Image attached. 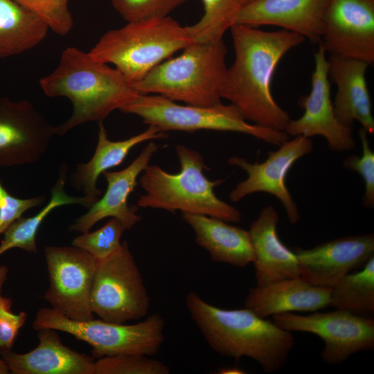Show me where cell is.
Segmentation results:
<instances>
[{
	"label": "cell",
	"instance_id": "obj_1",
	"mask_svg": "<svg viewBox=\"0 0 374 374\" xmlns=\"http://www.w3.org/2000/svg\"><path fill=\"white\" fill-rule=\"evenodd\" d=\"M229 30L235 60L227 68L221 98L233 105L247 121L285 131L291 118L273 98L272 77L284 55L305 38L284 29L265 31L240 24Z\"/></svg>",
	"mask_w": 374,
	"mask_h": 374
},
{
	"label": "cell",
	"instance_id": "obj_2",
	"mask_svg": "<svg viewBox=\"0 0 374 374\" xmlns=\"http://www.w3.org/2000/svg\"><path fill=\"white\" fill-rule=\"evenodd\" d=\"M39 83L46 96L66 97L73 105L69 118L55 126V135L60 136L85 123L103 121L139 95L116 68L72 46L64 50L57 67Z\"/></svg>",
	"mask_w": 374,
	"mask_h": 374
},
{
	"label": "cell",
	"instance_id": "obj_3",
	"mask_svg": "<svg viewBox=\"0 0 374 374\" xmlns=\"http://www.w3.org/2000/svg\"><path fill=\"white\" fill-rule=\"evenodd\" d=\"M190 317L208 346L218 354L236 360L249 357L267 373L279 371L295 345L291 332L261 318L251 310L222 309L195 292L186 296Z\"/></svg>",
	"mask_w": 374,
	"mask_h": 374
},
{
	"label": "cell",
	"instance_id": "obj_4",
	"mask_svg": "<svg viewBox=\"0 0 374 374\" xmlns=\"http://www.w3.org/2000/svg\"><path fill=\"white\" fill-rule=\"evenodd\" d=\"M180 170L169 173L156 165H148L139 176L145 194L137 200L141 208H158L175 213L204 215L228 223H238L241 213L235 206L220 199L215 188L223 180L211 181L204 175L208 170L203 157L184 145L175 146Z\"/></svg>",
	"mask_w": 374,
	"mask_h": 374
},
{
	"label": "cell",
	"instance_id": "obj_5",
	"mask_svg": "<svg viewBox=\"0 0 374 374\" xmlns=\"http://www.w3.org/2000/svg\"><path fill=\"white\" fill-rule=\"evenodd\" d=\"M153 68L133 85L141 95L157 94L186 105L211 107L221 103L227 67L222 39L194 42Z\"/></svg>",
	"mask_w": 374,
	"mask_h": 374
},
{
	"label": "cell",
	"instance_id": "obj_6",
	"mask_svg": "<svg viewBox=\"0 0 374 374\" xmlns=\"http://www.w3.org/2000/svg\"><path fill=\"white\" fill-rule=\"evenodd\" d=\"M194 42L186 27L168 16L109 30L88 53L97 61L114 64L134 84Z\"/></svg>",
	"mask_w": 374,
	"mask_h": 374
},
{
	"label": "cell",
	"instance_id": "obj_7",
	"mask_svg": "<svg viewBox=\"0 0 374 374\" xmlns=\"http://www.w3.org/2000/svg\"><path fill=\"white\" fill-rule=\"evenodd\" d=\"M121 111L136 115L143 120V123L154 126L164 132H235L251 135L277 146L290 139V135L285 131L250 124L231 103L224 105L220 103L211 107L179 105L160 95L139 94Z\"/></svg>",
	"mask_w": 374,
	"mask_h": 374
},
{
	"label": "cell",
	"instance_id": "obj_8",
	"mask_svg": "<svg viewBox=\"0 0 374 374\" xmlns=\"http://www.w3.org/2000/svg\"><path fill=\"white\" fill-rule=\"evenodd\" d=\"M35 330L52 328L71 335L87 343L93 359L121 355L153 356L164 341L165 320L159 314L147 315L134 324L102 319L74 321L52 308H42L36 313Z\"/></svg>",
	"mask_w": 374,
	"mask_h": 374
},
{
	"label": "cell",
	"instance_id": "obj_9",
	"mask_svg": "<svg viewBox=\"0 0 374 374\" xmlns=\"http://www.w3.org/2000/svg\"><path fill=\"white\" fill-rule=\"evenodd\" d=\"M90 305L93 314L109 322L125 323L148 314L150 296L126 241L108 257L97 260Z\"/></svg>",
	"mask_w": 374,
	"mask_h": 374
},
{
	"label": "cell",
	"instance_id": "obj_10",
	"mask_svg": "<svg viewBox=\"0 0 374 374\" xmlns=\"http://www.w3.org/2000/svg\"><path fill=\"white\" fill-rule=\"evenodd\" d=\"M272 321L289 332L317 335L324 341L321 358L328 364L344 362L352 355L374 348V319L335 309L308 315L285 312L272 316Z\"/></svg>",
	"mask_w": 374,
	"mask_h": 374
},
{
	"label": "cell",
	"instance_id": "obj_11",
	"mask_svg": "<svg viewBox=\"0 0 374 374\" xmlns=\"http://www.w3.org/2000/svg\"><path fill=\"white\" fill-rule=\"evenodd\" d=\"M44 256L49 278L44 299L71 320L94 319L90 295L97 259L73 245L47 246Z\"/></svg>",
	"mask_w": 374,
	"mask_h": 374
},
{
	"label": "cell",
	"instance_id": "obj_12",
	"mask_svg": "<svg viewBox=\"0 0 374 374\" xmlns=\"http://www.w3.org/2000/svg\"><path fill=\"white\" fill-rule=\"evenodd\" d=\"M278 147L277 150L269 152L262 163H250L237 156L229 159V165L236 166L247 173V179L231 191L229 199L237 202L258 192L271 194L280 201L289 222L294 224L299 221L300 213L286 186L285 178L295 162L312 151L313 142L309 137L299 135Z\"/></svg>",
	"mask_w": 374,
	"mask_h": 374
},
{
	"label": "cell",
	"instance_id": "obj_13",
	"mask_svg": "<svg viewBox=\"0 0 374 374\" xmlns=\"http://www.w3.org/2000/svg\"><path fill=\"white\" fill-rule=\"evenodd\" d=\"M54 135L55 126L30 101L0 96V167L37 163Z\"/></svg>",
	"mask_w": 374,
	"mask_h": 374
},
{
	"label": "cell",
	"instance_id": "obj_14",
	"mask_svg": "<svg viewBox=\"0 0 374 374\" xmlns=\"http://www.w3.org/2000/svg\"><path fill=\"white\" fill-rule=\"evenodd\" d=\"M319 44V49L314 53L310 93L299 100L304 112L300 118L290 119L285 132L293 136H321L331 150H351L355 146L352 127L342 124L335 116L330 97L326 51L321 43Z\"/></svg>",
	"mask_w": 374,
	"mask_h": 374
},
{
	"label": "cell",
	"instance_id": "obj_15",
	"mask_svg": "<svg viewBox=\"0 0 374 374\" xmlns=\"http://www.w3.org/2000/svg\"><path fill=\"white\" fill-rule=\"evenodd\" d=\"M326 52L374 62V0H329L320 42Z\"/></svg>",
	"mask_w": 374,
	"mask_h": 374
},
{
	"label": "cell",
	"instance_id": "obj_16",
	"mask_svg": "<svg viewBox=\"0 0 374 374\" xmlns=\"http://www.w3.org/2000/svg\"><path fill=\"white\" fill-rule=\"evenodd\" d=\"M294 251L303 279L314 285L331 288L374 256V235L338 238L311 249L296 247Z\"/></svg>",
	"mask_w": 374,
	"mask_h": 374
},
{
	"label": "cell",
	"instance_id": "obj_17",
	"mask_svg": "<svg viewBox=\"0 0 374 374\" xmlns=\"http://www.w3.org/2000/svg\"><path fill=\"white\" fill-rule=\"evenodd\" d=\"M158 145L150 141L139 156L125 168L119 171L103 172L107 190L89 208L69 226L70 231H89L97 222L106 217H114L121 222L125 229H130L141 220L137 214L138 206L128 204L130 195L137 186V179L149 165L157 151Z\"/></svg>",
	"mask_w": 374,
	"mask_h": 374
},
{
	"label": "cell",
	"instance_id": "obj_18",
	"mask_svg": "<svg viewBox=\"0 0 374 374\" xmlns=\"http://www.w3.org/2000/svg\"><path fill=\"white\" fill-rule=\"evenodd\" d=\"M329 0H253L237 17L235 24L257 28L276 26L320 43Z\"/></svg>",
	"mask_w": 374,
	"mask_h": 374
},
{
	"label": "cell",
	"instance_id": "obj_19",
	"mask_svg": "<svg viewBox=\"0 0 374 374\" xmlns=\"http://www.w3.org/2000/svg\"><path fill=\"white\" fill-rule=\"evenodd\" d=\"M328 60L329 80L337 86L333 105L337 120L352 127L355 121L368 134L374 133L372 103L366 80L367 62L350 57L330 54Z\"/></svg>",
	"mask_w": 374,
	"mask_h": 374
},
{
	"label": "cell",
	"instance_id": "obj_20",
	"mask_svg": "<svg viewBox=\"0 0 374 374\" xmlns=\"http://www.w3.org/2000/svg\"><path fill=\"white\" fill-rule=\"evenodd\" d=\"M37 330L39 344L26 353L11 350L1 353L13 374H93L94 359L64 345L58 330Z\"/></svg>",
	"mask_w": 374,
	"mask_h": 374
},
{
	"label": "cell",
	"instance_id": "obj_21",
	"mask_svg": "<svg viewBox=\"0 0 374 374\" xmlns=\"http://www.w3.org/2000/svg\"><path fill=\"white\" fill-rule=\"evenodd\" d=\"M278 213L272 206L268 205L262 208L250 225L256 286L300 276L295 252L287 248L278 237Z\"/></svg>",
	"mask_w": 374,
	"mask_h": 374
},
{
	"label": "cell",
	"instance_id": "obj_22",
	"mask_svg": "<svg viewBox=\"0 0 374 374\" xmlns=\"http://www.w3.org/2000/svg\"><path fill=\"white\" fill-rule=\"evenodd\" d=\"M331 288L312 285L301 276L251 287L244 304L261 318L294 312H316L329 306Z\"/></svg>",
	"mask_w": 374,
	"mask_h": 374
},
{
	"label": "cell",
	"instance_id": "obj_23",
	"mask_svg": "<svg viewBox=\"0 0 374 374\" xmlns=\"http://www.w3.org/2000/svg\"><path fill=\"white\" fill-rule=\"evenodd\" d=\"M193 230L195 242L214 262L244 267L253 263L254 252L249 231L213 217L182 213Z\"/></svg>",
	"mask_w": 374,
	"mask_h": 374
},
{
	"label": "cell",
	"instance_id": "obj_24",
	"mask_svg": "<svg viewBox=\"0 0 374 374\" xmlns=\"http://www.w3.org/2000/svg\"><path fill=\"white\" fill-rule=\"evenodd\" d=\"M167 136L166 132L148 125L145 131L127 139L112 141L107 136L103 121L98 122V143L93 155L89 161L76 166L70 177L71 184L95 203L102 195V191L97 187L101 174L120 165L136 145Z\"/></svg>",
	"mask_w": 374,
	"mask_h": 374
},
{
	"label": "cell",
	"instance_id": "obj_25",
	"mask_svg": "<svg viewBox=\"0 0 374 374\" xmlns=\"http://www.w3.org/2000/svg\"><path fill=\"white\" fill-rule=\"evenodd\" d=\"M48 30L45 21L33 11L14 0H0V59L36 47Z\"/></svg>",
	"mask_w": 374,
	"mask_h": 374
},
{
	"label": "cell",
	"instance_id": "obj_26",
	"mask_svg": "<svg viewBox=\"0 0 374 374\" xmlns=\"http://www.w3.org/2000/svg\"><path fill=\"white\" fill-rule=\"evenodd\" d=\"M67 168L62 165L55 184L51 189L49 202L35 215L19 217L13 222L3 233L0 244V256L12 248H19L29 253L37 251L36 236L44 219L56 208L69 205L80 204L89 208L94 202L87 196L73 197L64 190Z\"/></svg>",
	"mask_w": 374,
	"mask_h": 374
},
{
	"label": "cell",
	"instance_id": "obj_27",
	"mask_svg": "<svg viewBox=\"0 0 374 374\" xmlns=\"http://www.w3.org/2000/svg\"><path fill=\"white\" fill-rule=\"evenodd\" d=\"M329 306L363 317L374 313V256L332 287Z\"/></svg>",
	"mask_w": 374,
	"mask_h": 374
},
{
	"label": "cell",
	"instance_id": "obj_28",
	"mask_svg": "<svg viewBox=\"0 0 374 374\" xmlns=\"http://www.w3.org/2000/svg\"><path fill=\"white\" fill-rule=\"evenodd\" d=\"M203 15L194 24L187 26L195 42H211L222 39L235 24L241 10L253 0H201Z\"/></svg>",
	"mask_w": 374,
	"mask_h": 374
},
{
	"label": "cell",
	"instance_id": "obj_29",
	"mask_svg": "<svg viewBox=\"0 0 374 374\" xmlns=\"http://www.w3.org/2000/svg\"><path fill=\"white\" fill-rule=\"evenodd\" d=\"M125 230L120 220L111 217L98 229L83 232L75 237L72 245L86 251L97 260L103 259L120 248L121 238Z\"/></svg>",
	"mask_w": 374,
	"mask_h": 374
},
{
	"label": "cell",
	"instance_id": "obj_30",
	"mask_svg": "<svg viewBox=\"0 0 374 374\" xmlns=\"http://www.w3.org/2000/svg\"><path fill=\"white\" fill-rule=\"evenodd\" d=\"M162 362L141 355L103 357L94 362L93 374H168Z\"/></svg>",
	"mask_w": 374,
	"mask_h": 374
},
{
	"label": "cell",
	"instance_id": "obj_31",
	"mask_svg": "<svg viewBox=\"0 0 374 374\" xmlns=\"http://www.w3.org/2000/svg\"><path fill=\"white\" fill-rule=\"evenodd\" d=\"M114 9L127 21L170 16L187 0H111Z\"/></svg>",
	"mask_w": 374,
	"mask_h": 374
},
{
	"label": "cell",
	"instance_id": "obj_32",
	"mask_svg": "<svg viewBox=\"0 0 374 374\" xmlns=\"http://www.w3.org/2000/svg\"><path fill=\"white\" fill-rule=\"evenodd\" d=\"M39 16L55 33L65 36L73 26L69 0H14Z\"/></svg>",
	"mask_w": 374,
	"mask_h": 374
},
{
	"label": "cell",
	"instance_id": "obj_33",
	"mask_svg": "<svg viewBox=\"0 0 374 374\" xmlns=\"http://www.w3.org/2000/svg\"><path fill=\"white\" fill-rule=\"evenodd\" d=\"M367 134L362 127L358 130L362 146V154L361 156L348 155L345 158L343 166L361 175L364 183L363 205L367 208L373 209L374 208V152L370 147Z\"/></svg>",
	"mask_w": 374,
	"mask_h": 374
},
{
	"label": "cell",
	"instance_id": "obj_34",
	"mask_svg": "<svg viewBox=\"0 0 374 374\" xmlns=\"http://www.w3.org/2000/svg\"><path fill=\"white\" fill-rule=\"evenodd\" d=\"M46 200L44 195L21 199L12 196L0 181V235L16 220L29 209L41 206Z\"/></svg>",
	"mask_w": 374,
	"mask_h": 374
},
{
	"label": "cell",
	"instance_id": "obj_35",
	"mask_svg": "<svg viewBox=\"0 0 374 374\" xmlns=\"http://www.w3.org/2000/svg\"><path fill=\"white\" fill-rule=\"evenodd\" d=\"M12 301L3 296L0 299V353L11 350L20 328L27 319L26 312H11Z\"/></svg>",
	"mask_w": 374,
	"mask_h": 374
},
{
	"label": "cell",
	"instance_id": "obj_36",
	"mask_svg": "<svg viewBox=\"0 0 374 374\" xmlns=\"http://www.w3.org/2000/svg\"><path fill=\"white\" fill-rule=\"evenodd\" d=\"M8 268L6 265H0V299H1L2 287L7 278Z\"/></svg>",
	"mask_w": 374,
	"mask_h": 374
},
{
	"label": "cell",
	"instance_id": "obj_37",
	"mask_svg": "<svg viewBox=\"0 0 374 374\" xmlns=\"http://www.w3.org/2000/svg\"><path fill=\"white\" fill-rule=\"evenodd\" d=\"M8 373H10V370L3 357L0 356V374Z\"/></svg>",
	"mask_w": 374,
	"mask_h": 374
},
{
	"label": "cell",
	"instance_id": "obj_38",
	"mask_svg": "<svg viewBox=\"0 0 374 374\" xmlns=\"http://www.w3.org/2000/svg\"><path fill=\"white\" fill-rule=\"evenodd\" d=\"M220 373H244L243 371L239 368H224L220 371Z\"/></svg>",
	"mask_w": 374,
	"mask_h": 374
}]
</instances>
